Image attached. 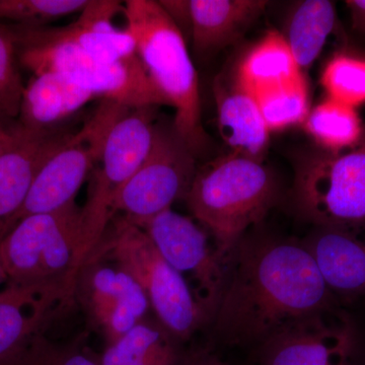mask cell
Returning <instances> with one entry per match:
<instances>
[{
    "instance_id": "6da1fadb",
    "label": "cell",
    "mask_w": 365,
    "mask_h": 365,
    "mask_svg": "<svg viewBox=\"0 0 365 365\" xmlns=\"http://www.w3.org/2000/svg\"><path fill=\"white\" fill-rule=\"evenodd\" d=\"M336 307L343 306L302 240L250 230L230 253L213 341L250 352L297 319Z\"/></svg>"
},
{
    "instance_id": "7a4b0ae2",
    "label": "cell",
    "mask_w": 365,
    "mask_h": 365,
    "mask_svg": "<svg viewBox=\"0 0 365 365\" xmlns=\"http://www.w3.org/2000/svg\"><path fill=\"white\" fill-rule=\"evenodd\" d=\"M123 11L120 1L88 0L78 20L67 26H11L20 66L33 76L60 74L97 98L126 107L165 105L130 34L115 25Z\"/></svg>"
},
{
    "instance_id": "3957f363",
    "label": "cell",
    "mask_w": 365,
    "mask_h": 365,
    "mask_svg": "<svg viewBox=\"0 0 365 365\" xmlns=\"http://www.w3.org/2000/svg\"><path fill=\"white\" fill-rule=\"evenodd\" d=\"M280 198L279 181L270 168L230 153L197 170L185 200L217 248L230 257Z\"/></svg>"
},
{
    "instance_id": "277c9868",
    "label": "cell",
    "mask_w": 365,
    "mask_h": 365,
    "mask_svg": "<svg viewBox=\"0 0 365 365\" xmlns=\"http://www.w3.org/2000/svg\"><path fill=\"white\" fill-rule=\"evenodd\" d=\"M125 30L151 83L175 109L174 124L198 155L207 145L201 116L198 76L186 39L158 1L129 0L124 4Z\"/></svg>"
},
{
    "instance_id": "5b68a950",
    "label": "cell",
    "mask_w": 365,
    "mask_h": 365,
    "mask_svg": "<svg viewBox=\"0 0 365 365\" xmlns=\"http://www.w3.org/2000/svg\"><path fill=\"white\" fill-rule=\"evenodd\" d=\"M6 283L74 299L85 263L83 207L76 201L52 212L26 216L0 242Z\"/></svg>"
},
{
    "instance_id": "8992f818",
    "label": "cell",
    "mask_w": 365,
    "mask_h": 365,
    "mask_svg": "<svg viewBox=\"0 0 365 365\" xmlns=\"http://www.w3.org/2000/svg\"><path fill=\"white\" fill-rule=\"evenodd\" d=\"M91 253L128 273L145 292L155 318L185 344L209 325L186 281L165 260L148 235L124 216L113 217Z\"/></svg>"
},
{
    "instance_id": "52a82bcc",
    "label": "cell",
    "mask_w": 365,
    "mask_h": 365,
    "mask_svg": "<svg viewBox=\"0 0 365 365\" xmlns=\"http://www.w3.org/2000/svg\"><path fill=\"white\" fill-rule=\"evenodd\" d=\"M290 202L314 227L365 225V137L348 150H317L299 160Z\"/></svg>"
},
{
    "instance_id": "ba28073f",
    "label": "cell",
    "mask_w": 365,
    "mask_h": 365,
    "mask_svg": "<svg viewBox=\"0 0 365 365\" xmlns=\"http://www.w3.org/2000/svg\"><path fill=\"white\" fill-rule=\"evenodd\" d=\"M158 110L157 106L129 108L107 137L93 174L90 195L83 207L86 259L97 247L115 216L118 194L150 153L158 120Z\"/></svg>"
},
{
    "instance_id": "9c48e42d",
    "label": "cell",
    "mask_w": 365,
    "mask_h": 365,
    "mask_svg": "<svg viewBox=\"0 0 365 365\" xmlns=\"http://www.w3.org/2000/svg\"><path fill=\"white\" fill-rule=\"evenodd\" d=\"M249 353L247 365H365V335L336 307L285 326Z\"/></svg>"
},
{
    "instance_id": "30bf717a",
    "label": "cell",
    "mask_w": 365,
    "mask_h": 365,
    "mask_svg": "<svg viewBox=\"0 0 365 365\" xmlns=\"http://www.w3.org/2000/svg\"><path fill=\"white\" fill-rule=\"evenodd\" d=\"M196 172V155L174 120L158 119L148 157L118 194L115 215L138 225L170 209L186 198Z\"/></svg>"
},
{
    "instance_id": "8fae6325",
    "label": "cell",
    "mask_w": 365,
    "mask_h": 365,
    "mask_svg": "<svg viewBox=\"0 0 365 365\" xmlns=\"http://www.w3.org/2000/svg\"><path fill=\"white\" fill-rule=\"evenodd\" d=\"M128 109L113 101L98 103L83 126L38 173L18 222L26 216L52 212L76 201L81 185L100 163L113 126Z\"/></svg>"
},
{
    "instance_id": "7c38bea8",
    "label": "cell",
    "mask_w": 365,
    "mask_h": 365,
    "mask_svg": "<svg viewBox=\"0 0 365 365\" xmlns=\"http://www.w3.org/2000/svg\"><path fill=\"white\" fill-rule=\"evenodd\" d=\"M137 227L186 281L210 325L227 283L230 256L223 255L215 242L210 241L207 230L172 208Z\"/></svg>"
},
{
    "instance_id": "4fadbf2b",
    "label": "cell",
    "mask_w": 365,
    "mask_h": 365,
    "mask_svg": "<svg viewBox=\"0 0 365 365\" xmlns=\"http://www.w3.org/2000/svg\"><path fill=\"white\" fill-rule=\"evenodd\" d=\"M74 299L107 346L148 318L151 309L145 292L128 273L93 253L79 270Z\"/></svg>"
},
{
    "instance_id": "5bb4252c",
    "label": "cell",
    "mask_w": 365,
    "mask_h": 365,
    "mask_svg": "<svg viewBox=\"0 0 365 365\" xmlns=\"http://www.w3.org/2000/svg\"><path fill=\"white\" fill-rule=\"evenodd\" d=\"M76 131L67 125L43 133L23 128L0 155V242L18 222L38 173Z\"/></svg>"
},
{
    "instance_id": "9a60e30c",
    "label": "cell",
    "mask_w": 365,
    "mask_h": 365,
    "mask_svg": "<svg viewBox=\"0 0 365 365\" xmlns=\"http://www.w3.org/2000/svg\"><path fill=\"white\" fill-rule=\"evenodd\" d=\"M74 302L64 295L6 283L0 292V365L16 364Z\"/></svg>"
},
{
    "instance_id": "2e32d148",
    "label": "cell",
    "mask_w": 365,
    "mask_h": 365,
    "mask_svg": "<svg viewBox=\"0 0 365 365\" xmlns=\"http://www.w3.org/2000/svg\"><path fill=\"white\" fill-rule=\"evenodd\" d=\"M302 241L342 306L365 297V225L314 227Z\"/></svg>"
},
{
    "instance_id": "e0dca14e",
    "label": "cell",
    "mask_w": 365,
    "mask_h": 365,
    "mask_svg": "<svg viewBox=\"0 0 365 365\" xmlns=\"http://www.w3.org/2000/svg\"><path fill=\"white\" fill-rule=\"evenodd\" d=\"M218 129L230 153L263 162L270 130L253 95L235 78L217 76L213 83Z\"/></svg>"
},
{
    "instance_id": "ac0fdd59",
    "label": "cell",
    "mask_w": 365,
    "mask_h": 365,
    "mask_svg": "<svg viewBox=\"0 0 365 365\" xmlns=\"http://www.w3.org/2000/svg\"><path fill=\"white\" fill-rule=\"evenodd\" d=\"M267 6L263 0H189V35L197 56L234 44Z\"/></svg>"
},
{
    "instance_id": "d6986e66",
    "label": "cell",
    "mask_w": 365,
    "mask_h": 365,
    "mask_svg": "<svg viewBox=\"0 0 365 365\" xmlns=\"http://www.w3.org/2000/svg\"><path fill=\"white\" fill-rule=\"evenodd\" d=\"M95 98L91 91L60 74H36L25 86L16 121L34 133L55 130Z\"/></svg>"
},
{
    "instance_id": "ffe728a7",
    "label": "cell",
    "mask_w": 365,
    "mask_h": 365,
    "mask_svg": "<svg viewBox=\"0 0 365 365\" xmlns=\"http://www.w3.org/2000/svg\"><path fill=\"white\" fill-rule=\"evenodd\" d=\"M304 78L282 34L269 31L252 46L237 64L235 78L239 85L258 97Z\"/></svg>"
},
{
    "instance_id": "44dd1931",
    "label": "cell",
    "mask_w": 365,
    "mask_h": 365,
    "mask_svg": "<svg viewBox=\"0 0 365 365\" xmlns=\"http://www.w3.org/2000/svg\"><path fill=\"white\" fill-rule=\"evenodd\" d=\"M189 351L157 318H145L107 346L98 361L100 365H186Z\"/></svg>"
},
{
    "instance_id": "7402d4cb",
    "label": "cell",
    "mask_w": 365,
    "mask_h": 365,
    "mask_svg": "<svg viewBox=\"0 0 365 365\" xmlns=\"http://www.w3.org/2000/svg\"><path fill=\"white\" fill-rule=\"evenodd\" d=\"M335 4L328 0L302 1L290 14L284 36L300 71L318 58L336 25Z\"/></svg>"
},
{
    "instance_id": "603a6c76",
    "label": "cell",
    "mask_w": 365,
    "mask_h": 365,
    "mask_svg": "<svg viewBox=\"0 0 365 365\" xmlns=\"http://www.w3.org/2000/svg\"><path fill=\"white\" fill-rule=\"evenodd\" d=\"M304 128L322 150L338 153L362 139V127L355 108L332 98L314 107L304 120Z\"/></svg>"
},
{
    "instance_id": "cb8c5ba5",
    "label": "cell",
    "mask_w": 365,
    "mask_h": 365,
    "mask_svg": "<svg viewBox=\"0 0 365 365\" xmlns=\"http://www.w3.org/2000/svg\"><path fill=\"white\" fill-rule=\"evenodd\" d=\"M255 98L270 132L302 123L309 113V90L304 78Z\"/></svg>"
},
{
    "instance_id": "d4e9b609",
    "label": "cell",
    "mask_w": 365,
    "mask_h": 365,
    "mask_svg": "<svg viewBox=\"0 0 365 365\" xmlns=\"http://www.w3.org/2000/svg\"><path fill=\"white\" fill-rule=\"evenodd\" d=\"M329 98L355 108L365 103V59L348 54L334 56L322 74Z\"/></svg>"
},
{
    "instance_id": "484cf974",
    "label": "cell",
    "mask_w": 365,
    "mask_h": 365,
    "mask_svg": "<svg viewBox=\"0 0 365 365\" xmlns=\"http://www.w3.org/2000/svg\"><path fill=\"white\" fill-rule=\"evenodd\" d=\"M11 26L0 23V119L16 120L25 85Z\"/></svg>"
},
{
    "instance_id": "4316f807",
    "label": "cell",
    "mask_w": 365,
    "mask_h": 365,
    "mask_svg": "<svg viewBox=\"0 0 365 365\" xmlns=\"http://www.w3.org/2000/svg\"><path fill=\"white\" fill-rule=\"evenodd\" d=\"M88 0H0V20L45 26L49 21L81 13Z\"/></svg>"
},
{
    "instance_id": "83f0119b",
    "label": "cell",
    "mask_w": 365,
    "mask_h": 365,
    "mask_svg": "<svg viewBox=\"0 0 365 365\" xmlns=\"http://www.w3.org/2000/svg\"><path fill=\"white\" fill-rule=\"evenodd\" d=\"M14 365H100L81 342L58 343L45 335L34 341Z\"/></svg>"
},
{
    "instance_id": "f1b7e54d",
    "label": "cell",
    "mask_w": 365,
    "mask_h": 365,
    "mask_svg": "<svg viewBox=\"0 0 365 365\" xmlns=\"http://www.w3.org/2000/svg\"><path fill=\"white\" fill-rule=\"evenodd\" d=\"M23 127L16 120L0 119V155L19 138Z\"/></svg>"
},
{
    "instance_id": "f546056e",
    "label": "cell",
    "mask_w": 365,
    "mask_h": 365,
    "mask_svg": "<svg viewBox=\"0 0 365 365\" xmlns=\"http://www.w3.org/2000/svg\"><path fill=\"white\" fill-rule=\"evenodd\" d=\"M186 365H232L223 360L210 348L190 350Z\"/></svg>"
},
{
    "instance_id": "4dcf8cb0",
    "label": "cell",
    "mask_w": 365,
    "mask_h": 365,
    "mask_svg": "<svg viewBox=\"0 0 365 365\" xmlns=\"http://www.w3.org/2000/svg\"><path fill=\"white\" fill-rule=\"evenodd\" d=\"M346 6L349 9L353 30L365 35V0H348Z\"/></svg>"
},
{
    "instance_id": "1f68e13d",
    "label": "cell",
    "mask_w": 365,
    "mask_h": 365,
    "mask_svg": "<svg viewBox=\"0 0 365 365\" xmlns=\"http://www.w3.org/2000/svg\"><path fill=\"white\" fill-rule=\"evenodd\" d=\"M4 282H6V275L4 267H2L1 261H0V284Z\"/></svg>"
}]
</instances>
